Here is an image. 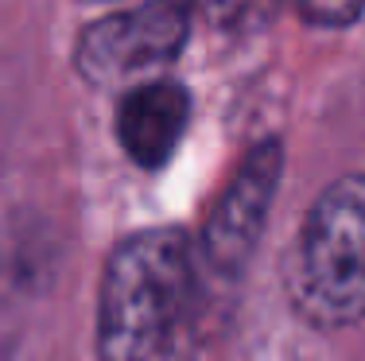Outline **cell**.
Instances as JSON below:
<instances>
[{"label":"cell","instance_id":"cell-7","mask_svg":"<svg viewBox=\"0 0 365 361\" xmlns=\"http://www.w3.org/2000/svg\"><path fill=\"white\" fill-rule=\"evenodd\" d=\"M218 4L225 8V12H233V16H249L260 0H218Z\"/></svg>","mask_w":365,"mask_h":361},{"label":"cell","instance_id":"cell-5","mask_svg":"<svg viewBox=\"0 0 365 361\" xmlns=\"http://www.w3.org/2000/svg\"><path fill=\"white\" fill-rule=\"evenodd\" d=\"M190 125V93L179 82L148 78L120 93L117 101V140L125 156L144 171L163 167L175 156Z\"/></svg>","mask_w":365,"mask_h":361},{"label":"cell","instance_id":"cell-4","mask_svg":"<svg viewBox=\"0 0 365 361\" xmlns=\"http://www.w3.org/2000/svg\"><path fill=\"white\" fill-rule=\"evenodd\" d=\"M284 179V144L280 140H260L245 152L230 183L222 187L218 202L206 214L198 253L202 264L218 276H237L257 253L260 234L268 226L276 191Z\"/></svg>","mask_w":365,"mask_h":361},{"label":"cell","instance_id":"cell-2","mask_svg":"<svg viewBox=\"0 0 365 361\" xmlns=\"http://www.w3.org/2000/svg\"><path fill=\"white\" fill-rule=\"evenodd\" d=\"M292 295L319 326L365 319V175H342L311 206L292 261Z\"/></svg>","mask_w":365,"mask_h":361},{"label":"cell","instance_id":"cell-1","mask_svg":"<svg viewBox=\"0 0 365 361\" xmlns=\"http://www.w3.org/2000/svg\"><path fill=\"white\" fill-rule=\"evenodd\" d=\"M202 253L182 229H140L113 248L98 299L101 361H190L202 334Z\"/></svg>","mask_w":365,"mask_h":361},{"label":"cell","instance_id":"cell-3","mask_svg":"<svg viewBox=\"0 0 365 361\" xmlns=\"http://www.w3.org/2000/svg\"><path fill=\"white\" fill-rule=\"evenodd\" d=\"M195 23V0H148L109 12L82 31L74 51L78 74L93 85H136L182 55Z\"/></svg>","mask_w":365,"mask_h":361},{"label":"cell","instance_id":"cell-6","mask_svg":"<svg viewBox=\"0 0 365 361\" xmlns=\"http://www.w3.org/2000/svg\"><path fill=\"white\" fill-rule=\"evenodd\" d=\"M292 4L315 28H346L365 12V0H292Z\"/></svg>","mask_w":365,"mask_h":361}]
</instances>
